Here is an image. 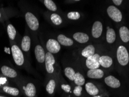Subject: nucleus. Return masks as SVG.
Returning a JSON list of instances; mask_svg holds the SVG:
<instances>
[{"label": "nucleus", "instance_id": "30", "mask_svg": "<svg viewBox=\"0 0 129 97\" xmlns=\"http://www.w3.org/2000/svg\"><path fill=\"white\" fill-rule=\"evenodd\" d=\"M81 91H82V87L80 85H77L74 89L73 93L76 96H79L81 95Z\"/></svg>", "mask_w": 129, "mask_h": 97}, {"label": "nucleus", "instance_id": "12", "mask_svg": "<svg viewBox=\"0 0 129 97\" xmlns=\"http://www.w3.org/2000/svg\"><path fill=\"white\" fill-rule=\"evenodd\" d=\"M1 72L5 76L15 78L17 76V73L14 69L8 67L7 66H3L1 68Z\"/></svg>", "mask_w": 129, "mask_h": 97}, {"label": "nucleus", "instance_id": "2", "mask_svg": "<svg viewBox=\"0 0 129 97\" xmlns=\"http://www.w3.org/2000/svg\"><path fill=\"white\" fill-rule=\"evenodd\" d=\"M12 56L17 65L21 66L24 63V56L21 49L16 45H14L11 48Z\"/></svg>", "mask_w": 129, "mask_h": 97}, {"label": "nucleus", "instance_id": "33", "mask_svg": "<svg viewBox=\"0 0 129 97\" xmlns=\"http://www.w3.org/2000/svg\"><path fill=\"white\" fill-rule=\"evenodd\" d=\"M6 81H7V80L5 78H1V79H0V85L5 83Z\"/></svg>", "mask_w": 129, "mask_h": 97}, {"label": "nucleus", "instance_id": "38", "mask_svg": "<svg viewBox=\"0 0 129 97\" xmlns=\"http://www.w3.org/2000/svg\"><path fill=\"white\" fill-rule=\"evenodd\" d=\"M0 97H3V96H0Z\"/></svg>", "mask_w": 129, "mask_h": 97}, {"label": "nucleus", "instance_id": "13", "mask_svg": "<svg viewBox=\"0 0 129 97\" xmlns=\"http://www.w3.org/2000/svg\"><path fill=\"white\" fill-rule=\"evenodd\" d=\"M73 38L76 41L80 43H86L89 40V37L87 34L80 32L74 34Z\"/></svg>", "mask_w": 129, "mask_h": 97}, {"label": "nucleus", "instance_id": "17", "mask_svg": "<svg viewBox=\"0 0 129 97\" xmlns=\"http://www.w3.org/2000/svg\"><path fill=\"white\" fill-rule=\"evenodd\" d=\"M119 35L120 39L124 43H127L129 41V30L125 26L121 27L119 30Z\"/></svg>", "mask_w": 129, "mask_h": 97}, {"label": "nucleus", "instance_id": "9", "mask_svg": "<svg viewBox=\"0 0 129 97\" xmlns=\"http://www.w3.org/2000/svg\"><path fill=\"white\" fill-rule=\"evenodd\" d=\"M105 83L108 86L113 88H119L120 86V82L118 79L113 76H109L105 79Z\"/></svg>", "mask_w": 129, "mask_h": 97}, {"label": "nucleus", "instance_id": "19", "mask_svg": "<svg viewBox=\"0 0 129 97\" xmlns=\"http://www.w3.org/2000/svg\"><path fill=\"white\" fill-rule=\"evenodd\" d=\"M95 54V48L92 45H89L86 47L84 49H83L81 52V55L85 57V58H88L89 57L92 56Z\"/></svg>", "mask_w": 129, "mask_h": 97}, {"label": "nucleus", "instance_id": "27", "mask_svg": "<svg viewBox=\"0 0 129 97\" xmlns=\"http://www.w3.org/2000/svg\"><path fill=\"white\" fill-rule=\"evenodd\" d=\"M51 20L55 25H60L62 23L61 17L56 14H52L51 15Z\"/></svg>", "mask_w": 129, "mask_h": 97}, {"label": "nucleus", "instance_id": "36", "mask_svg": "<svg viewBox=\"0 0 129 97\" xmlns=\"http://www.w3.org/2000/svg\"><path fill=\"white\" fill-rule=\"evenodd\" d=\"M75 1H80V0H75Z\"/></svg>", "mask_w": 129, "mask_h": 97}, {"label": "nucleus", "instance_id": "31", "mask_svg": "<svg viewBox=\"0 0 129 97\" xmlns=\"http://www.w3.org/2000/svg\"><path fill=\"white\" fill-rule=\"evenodd\" d=\"M61 88L63 90L65 91L66 92H69L71 91V86L68 84H62Z\"/></svg>", "mask_w": 129, "mask_h": 97}, {"label": "nucleus", "instance_id": "4", "mask_svg": "<svg viewBox=\"0 0 129 97\" xmlns=\"http://www.w3.org/2000/svg\"><path fill=\"white\" fill-rule=\"evenodd\" d=\"M107 12L109 16L113 20L116 22H120L122 19V15L120 11L115 6H109L107 9Z\"/></svg>", "mask_w": 129, "mask_h": 97}, {"label": "nucleus", "instance_id": "25", "mask_svg": "<svg viewBox=\"0 0 129 97\" xmlns=\"http://www.w3.org/2000/svg\"><path fill=\"white\" fill-rule=\"evenodd\" d=\"M7 32L8 35L9 37V39L11 40H14L15 37H16V31L15 30V28L14 27V26H12V24H8L7 27Z\"/></svg>", "mask_w": 129, "mask_h": 97}, {"label": "nucleus", "instance_id": "8", "mask_svg": "<svg viewBox=\"0 0 129 97\" xmlns=\"http://www.w3.org/2000/svg\"><path fill=\"white\" fill-rule=\"evenodd\" d=\"M35 56L36 59L39 63H43L45 61V54L44 50L41 45H38L35 47Z\"/></svg>", "mask_w": 129, "mask_h": 97}, {"label": "nucleus", "instance_id": "10", "mask_svg": "<svg viewBox=\"0 0 129 97\" xmlns=\"http://www.w3.org/2000/svg\"><path fill=\"white\" fill-rule=\"evenodd\" d=\"M102 24L99 21H96L92 27V35L94 38L100 37L102 35Z\"/></svg>", "mask_w": 129, "mask_h": 97}, {"label": "nucleus", "instance_id": "14", "mask_svg": "<svg viewBox=\"0 0 129 97\" xmlns=\"http://www.w3.org/2000/svg\"><path fill=\"white\" fill-rule=\"evenodd\" d=\"M113 60L111 57L109 56H100V63L102 67L105 68H109L112 64Z\"/></svg>", "mask_w": 129, "mask_h": 97}, {"label": "nucleus", "instance_id": "16", "mask_svg": "<svg viewBox=\"0 0 129 97\" xmlns=\"http://www.w3.org/2000/svg\"><path fill=\"white\" fill-rule=\"evenodd\" d=\"M58 41L60 44L64 46H71L73 44V41L72 39L63 35H60L58 36Z\"/></svg>", "mask_w": 129, "mask_h": 97}, {"label": "nucleus", "instance_id": "28", "mask_svg": "<svg viewBox=\"0 0 129 97\" xmlns=\"http://www.w3.org/2000/svg\"><path fill=\"white\" fill-rule=\"evenodd\" d=\"M44 5L50 11H56L57 9L55 4L52 0H44Z\"/></svg>", "mask_w": 129, "mask_h": 97}, {"label": "nucleus", "instance_id": "15", "mask_svg": "<svg viewBox=\"0 0 129 97\" xmlns=\"http://www.w3.org/2000/svg\"><path fill=\"white\" fill-rule=\"evenodd\" d=\"M86 90L87 92L90 95H97L99 93V90L95 85L92 83H87L86 84Z\"/></svg>", "mask_w": 129, "mask_h": 97}, {"label": "nucleus", "instance_id": "24", "mask_svg": "<svg viewBox=\"0 0 129 97\" xmlns=\"http://www.w3.org/2000/svg\"><path fill=\"white\" fill-rule=\"evenodd\" d=\"M75 73V70L72 68L67 67L64 69V75L71 81H74Z\"/></svg>", "mask_w": 129, "mask_h": 97}, {"label": "nucleus", "instance_id": "11", "mask_svg": "<svg viewBox=\"0 0 129 97\" xmlns=\"http://www.w3.org/2000/svg\"><path fill=\"white\" fill-rule=\"evenodd\" d=\"M87 76L91 79H101L104 76V72L100 69H90L87 72Z\"/></svg>", "mask_w": 129, "mask_h": 97}, {"label": "nucleus", "instance_id": "32", "mask_svg": "<svg viewBox=\"0 0 129 97\" xmlns=\"http://www.w3.org/2000/svg\"><path fill=\"white\" fill-rule=\"evenodd\" d=\"M112 1L116 5L119 6V5H120L121 4H122L123 0H112Z\"/></svg>", "mask_w": 129, "mask_h": 97}, {"label": "nucleus", "instance_id": "23", "mask_svg": "<svg viewBox=\"0 0 129 97\" xmlns=\"http://www.w3.org/2000/svg\"><path fill=\"white\" fill-rule=\"evenodd\" d=\"M74 81H75V83L76 85L81 86V85H83L84 84L85 79L82 75H81L79 72H77V73H75Z\"/></svg>", "mask_w": 129, "mask_h": 97}, {"label": "nucleus", "instance_id": "1", "mask_svg": "<svg viewBox=\"0 0 129 97\" xmlns=\"http://www.w3.org/2000/svg\"><path fill=\"white\" fill-rule=\"evenodd\" d=\"M117 59L119 63L122 66H126L129 61L128 52L126 47L120 45L117 50Z\"/></svg>", "mask_w": 129, "mask_h": 97}, {"label": "nucleus", "instance_id": "18", "mask_svg": "<svg viewBox=\"0 0 129 97\" xmlns=\"http://www.w3.org/2000/svg\"><path fill=\"white\" fill-rule=\"evenodd\" d=\"M24 92H25V94L27 96H35L36 94V89L35 85L31 83L27 84L25 88H24Z\"/></svg>", "mask_w": 129, "mask_h": 97}, {"label": "nucleus", "instance_id": "21", "mask_svg": "<svg viewBox=\"0 0 129 97\" xmlns=\"http://www.w3.org/2000/svg\"><path fill=\"white\" fill-rule=\"evenodd\" d=\"M30 44H31L30 38L27 36H24L22 39L21 44V47L23 51H25V52H27L30 49Z\"/></svg>", "mask_w": 129, "mask_h": 97}, {"label": "nucleus", "instance_id": "26", "mask_svg": "<svg viewBox=\"0 0 129 97\" xmlns=\"http://www.w3.org/2000/svg\"><path fill=\"white\" fill-rule=\"evenodd\" d=\"M55 86L56 84L55 80H50L46 86V91L48 92V94H52L54 92Z\"/></svg>", "mask_w": 129, "mask_h": 97}, {"label": "nucleus", "instance_id": "29", "mask_svg": "<svg viewBox=\"0 0 129 97\" xmlns=\"http://www.w3.org/2000/svg\"><path fill=\"white\" fill-rule=\"evenodd\" d=\"M80 17V15L78 12H71L68 13V18L72 20H77Z\"/></svg>", "mask_w": 129, "mask_h": 97}, {"label": "nucleus", "instance_id": "39", "mask_svg": "<svg viewBox=\"0 0 129 97\" xmlns=\"http://www.w3.org/2000/svg\"></svg>", "mask_w": 129, "mask_h": 97}, {"label": "nucleus", "instance_id": "3", "mask_svg": "<svg viewBox=\"0 0 129 97\" xmlns=\"http://www.w3.org/2000/svg\"><path fill=\"white\" fill-rule=\"evenodd\" d=\"M25 19L27 25L32 30H37L39 27V23L37 18L31 12H27L25 15Z\"/></svg>", "mask_w": 129, "mask_h": 97}, {"label": "nucleus", "instance_id": "5", "mask_svg": "<svg viewBox=\"0 0 129 97\" xmlns=\"http://www.w3.org/2000/svg\"><path fill=\"white\" fill-rule=\"evenodd\" d=\"M100 56L97 54H95L92 56L89 57L86 59V66L90 69H98L100 68Z\"/></svg>", "mask_w": 129, "mask_h": 97}, {"label": "nucleus", "instance_id": "34", "mask_svg": "<svg viewBox=\"0 0 129 97\" xmlns=\"http://www.w3.org/2000/svg\"><path fill=\"white\" fill-rule=\"evenodd\" d=\"M4 51H5V52L7 53V54H10V49H9V48H7V47H5Z\"/></svg>", "mask_w": 129, "mask_h": 97}, {"label": "nucleus", "instance_id": "20", "mask_svg": "<svg viewBox=\"0 0 129 97\" xmlns=\"http://www.w3.org/2000/svg\"><path fill=\"white\" fill-rule=\"evenodd\" d=\"M107 41L108 43L112 44L114 43L116 40V34L115 30L113 28H109V27H107Z\"/></svg>", "mask_w": 129, "mask_h": 97}, {"label": "nucleus", "instance_id": "37", "mask_svg": "<svg viewBox=\"0 0 129 97\" xmlns=\"http://www.w3.org/2000/svg\"><path fill=\"white\" fill-rule=\"evenodd\" d=\"M0 18H1V13H0Z\"/></svg>", "mask_w": 129, "mask_h": 97}, {"label": "nucleus", "instance_id": "6", "mask_svg": "<svg viewBox=\"0 0 129 97\" xmlns=\"http://www.w3.org/2000/svg\"><path fill=\"white\" fill-rule=\"evenodd\" d=\"M45 68L47 72L49 73H52L54 71V64L55 63V58L52 53L50 52L46 53L45 55Z\"/></svg>", "mask_w": 129, "mask_h": 97}, {"label": "nucleus", "instance_id": "7", "mask_svg": "<svg viewBox=\"0 0 129 97\" xmlns=\"http://www.w3.org/2000/svg\"><path fill=\"white\" fill-rule=\"evenodd\" d=\"M47 49L52 54L58 53L60 49V45L59 42L54 39H50L46 44Z\"/></svg>", "mask_w": 129, "mask_h": 97}, {"label": "nucleus", "instance_id": "35", "mask_svg": "<svg viewBox=\"0 0 129 97\" xmlns=\"http://www.w3.org/2000/svg\"><path fill=\"white\" fill-rule=\"evenodd\" d=\"M92 97H102L101 96H100V95H95V96H94Z\"/></svg>", "mask_w": 129, "mask_h": 97}, {"label": "nucleus", "instance_id": "22", "mask_svg": "<svg viewBox=\"0 0 129 97\" xmlns=\"http://www.w3.org/2000/svg\"><path fill=\"white\" fill-rule=\"evenodd\" d=\"M3 89L4 91V92L13 96H17L19 94V90L16 88H14V87L4 86Z\"/></svg>", "mask_w": 129, "mask_h": 97}]
</instances>
